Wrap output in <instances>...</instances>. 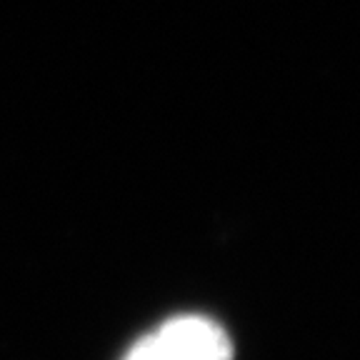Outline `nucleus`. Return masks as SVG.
<instances>
[{"mask_svg":"<svg viewBox=\"0 0 360 360\" xmlns=\"http://www.w3.org/2000/svg\"><path fill=\"white\" fill-rule=\"evenodd\" d=\"M123 360H233V345L210 318L180 315L141 338Z\"/></svg>","mask_w":360,"mask_h":360,"instance_id":"nucleus-1","label":"nucleus"}]
</instances>
